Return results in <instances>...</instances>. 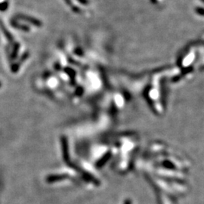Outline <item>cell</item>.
Returning a JSON list of instances; mask_svg holds the SVG:
<instances>
[{
  "label": "cell",
  "mask_w": 204,
  "mask_h": 204,
  "mask_svg": "<svg viewBox=\"0 0 204 204\" xmlns=\"http://www.w3.org/2000/svg\"><path fill=\"white\" fill-rule=\"evenodd\" d=\"M18 18H21V19H22V20H25V21H28V22L31 23V24H34V25H36V26H40L41 24H42L40 23V21L35 19V18H31V17L25 16V15H18Z\"/></svg>",
  "instance_id": "obj_1"
},
{
  "label": "cell",
  "mask_w": 204,
  "mask_h": 204,
  "mask_svg": "<svg viewBox=\"0 0 204 204\" xmlns=\"http://www.w3.org/2000/svg\"><path fill=\"white\" fill-rule=\"evenodd\" d=\"M8 7V3L5 2L2 3V5H0V10H5Z\"/></svg>",
  "instance_id": "obj_3"
},
{
  "label": "cell",
  "mask_w": 204,
  "mask_h": 204,
  "mask_svg": "<svg viewBox=\"0 0 204 204\" xmlns=\"http://www.w3.org/2000/svg\"><path fill=\"white\" fill-rule=\"evenodd\" d=\"M125 204H131V202L129 201H126V202H125Z\"/></svg>",
  "instance_id": "obj_4"
},
{
  "label": "cell",
  "mask_w": 204,
  "mask_h": 204,
  "mask_svg": "<svg viewBox=\"0 0 204 204\" xmlns=\"http://www.w3.org/2000/svg\"><path fill=\"white\" fill-rule=\"evenodd\" d=\"M12 24H13L14 27H16V28H17V27H18V28L21 29V30H29V29L27 28V27H26V26L20 25V24H18V23H16V22H13V23H12Z\"/></svg>",
  "instance_id": "obj_2"
}]
</instances>
